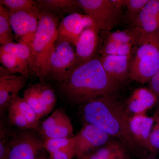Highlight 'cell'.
I'll return each instance as SVG.
<instances>
[{
    "instance_id": "cell-16",
    "label": "cell",
    "mask_w": 159,
    "mask_h": 159,
    "mask_svg": "<svg viewBox=\"0 0 159 159\" xmlns=\"http://www.w3.org/2000/svg\"><path fill=\"white\" fill-rule=\"evenodd\" d=\"M130 25L131 28L139 27L146 33L159 31V0H149Z\"/></svg>"
},
{
    "instance_id": "cell-10",
    "label": "cell",
    "mask_w": 159,
    "mask_h": 159,
    "mask_svg": "<svg viewBox=\"0 0 159 159\" xmlns=\"http://www.w3.org/2000/svg\"><path fill=\"white\" fill-rule=\"evenodd\" d=\"M90 28H97L92 17L86 14L74 12L69 14L60 22L57 37L67 40L75 46L81 33Z\"/></svg>"
},
{
    "instance_id": "cell-7",
    "label": "cell",
    "mask_w": 159,
    "mask_h": 159,
    "mask_svg": "<svg viewBox=\"0 0 159 159\" xmlns=\"http://www.w3.org/2000/svg\"><path fill=\"white\" fill-rule=\"evenodd\" d=\"M10 23L15 37L18 43L29 45L36 33L40 10L37 6L22 11H10Z\"/></svg>"
},
{
    "instance_id": "cell-8",
    "label": "cell",
    "mask_w": 159,
    "mask_h": 159,
    "mask_svg": "<svg viewBox=\"0 0 159 159\" xmlns=\"http://www.w3.org/2000/svg\"><path fill=\"white\" fill-rule=\"evenodd\" d=\"M110 136L97 126L85 123L75 136L76 157L83 159L108 142Z\"/></svg>"
},
{
    "instance_id": "cell-5",
    "label": "cell",
    "mask_w": 159,
    "mask_h": 159,
    "mask_svg": "<svg viewBox=\"0 0 159 159\" xmlns=\"http://www.w3.org/2000/svg\"><path fill=\"white\" fill-rule=\"evenodd\" d=\"M73 45L67 40L57 37L53 44L49 59V72L50 76L59 82L80 65Z\"/></svg>"
},
{
    "instance_id": "cell-18",
    "label": "cell",
    "mask_w": 159,
    "mask_h": 159,
    "mask_svg": "<svg viewBox=\"0 0 159 159\" xmlns=\"http://www.w3.org/2000/svg\"><path fill=\"white\" fill-rule=\"evenodd\" d=\"M129 152L121 142L112 141L83 159H130Z\"/></svg>"
},
{
    "instance_id": "cell-2",
    "label": "cell",
    "mask_w": 159,
    "mask_h": 159,
    "mask_svg": "<svg viewBox=\"0 0 159 159\" xmlns=\"http://www.w3.org/2000/svg\"><path fill=\"white\" fill-rule=\"evenodd\" d=\"M82 113L85 122L97 126L110 136L116 137L130 152L141 156L131 132L128 113L115 95L100 97L83 104Z\"/></svg>"
},
{
    "instance_id": "cell-27",
    "label": "cell",
    "mask_w": 159,
    "mask_h": 159,
    "mask_svg": "<svg viewBox=\"0 0 159 159\" xmlns=\"http://www.w3.org/2000/svg\"><path fill=\"white\" fill-rule=\"evenodd\" d=\"M134 46L131 44L105 41L101 53L102 55L131 56L132 49Z\"/></svg>"
},
{
    "instance_id": "cell-26",
    "label": "cell",
    "mask_w": 159,
    "mask_h": 159,
    "mask_svg": "<svg viewBox=\"0 0 159 159\" xmlns=\"http://www.w3.org/2000/svg\"><path fill=\"white\" fill-rule=\"evenodd\" d=\"M38 94L46 112L48 114L54 108L57 101V98L51 87L41 84H35Z\"/></svg>"
},
{
    "instance_id": "cell-25",
    "label": "cell",
    "mask_w": 159,
    "mask_h": 159,
    "mask_svg": "<svg viewBox=\"0 0 159 159\" xmlns=\"http://www.w3.org/2000/svg\"><path fill=\"white\" fill-rule=\"evenodd\" d=\"M10 106L14 107L21 114L34 128L37 127L39 119L34 110L27 103L25 99L17 96L11 102Z\"/></svg>"
},
{
    "instance_id": "cell-4",
    "label": "cell",
    "mask_w": 159,
    "mask_h": 159,
    "mask_svg": "<svg viewBox=\"0 0 159 159\" xmlns=\"http://www.w3.org/2000/svg\"><path fill=\"white\" fill-rule=\"evenodd\" d=\"M137 45L136 54L131 60L129 77L144 84L159 71V31L144 32Z\"/></svg>"
},
{
    "instance_id": "cell-1",
    "label": "cell",
    "mask_w": 159,
    "mask_h": 159,
    "mask_svg": "<svg viewBox=\"0 0 159 159\" xmlns=\"http://www.w3.org/2000/svg\"><path fill=\"white\" fill-rule=\"evenodd\" d=\"M119 84L109 76L99 58L94 57L73 70L59 82V88L71 102L83 105L100 97L115 95Z\"/></svg>"
},
{
    "instance_id": "cell-31",
    "label": "cell",
    "mask_w": 159,
    "mask_h": 159,
    "mask_svg": "<svg viewBox=\"0 0 159 159\" xmlns=\"http://www.w3.org/2000/svg\"><path fill=\"white\" fill-rule=\"evenodd\" d=\"M8 119L12 125L20 128H34V126L21 114L11 106H9L8 108Z\"/></svg>"
},
{
    "instance_id": "cell-22",
    "label": "cell",
    "mask_w": 159,
    "mask_h": 159,
    "mask_svg": "<svg viewBox=\"0 0 159 159\" xmlns=\"http://www.w3.org/2000/svg\"><path fill=\"white\" fill-rule=\"evenodd\" d=\"M0 61L3 67L11 74L19 73L24 75L29 70V67L11 54L0 51Z\"/></svg>"
},
{
    "instance_id": "cell-14",
    "label": "cell",
    "mask_w": 159,
    "mask_h": 159,
    "mask_svg": "<svg viewBox=\"0 0 159 159\" xmlns=\"http://www.w3.org/2000/svg\"><path fill=\"white\" fill-rule=\"evenodd\" d=\"M99 31L97 28H89L79 36L75 47L80 65L94 58L99 43Z\"/></svg>"
},
{
    "instance_id": "cell-12",
    "label": "cell",
    "mask_w": 159,
    "mask_h": 159,
    "mask_svg": "<svg viewBox=\"0 0 159 159\" xmlns=\"http://www.w3.org/2000/svg\"><path fill=\"white\" fill-rule=\"evenodd\" d=\"M0 109L2 111L8 108L11 102L17 97L19 92L25 84L26 80L23 76L9 73L5 68L0 70Z\"/></svg>"
},
{
    "instance_id": "cell-24",
    "label": "cell",
    "mask_w": 159,
    "mask_h": 159,
    "mask_svg": "<svg viewBox=\"0 0 159 159\" xmlns=\"http://www.w3.org/2000/svg\"><path fill=\"white\" fill-rule=\"evenodd\" d=\"M23 98L34 110L39 119L47 115L40 98L38 94L35 84L31 85L24 91Z\"/></svg>"
},
{
    "instance_id": "cell-34",
    "label": "cell",
    "mask_w": 159,
    "mask_h": 159,
    "mask_svg": "<svg viewBox=\"0 0 159 159\" xmlns=\"http://www.w3.org/2000/svg\"><path fill=\"white\" fill-rule=\"evenodd\" d=\"M0 133V159H7L9 152V142L6 139L5 130L1 128Z\"/></svg>"
},
{
    "instance_id": "cell-32",
    "label": "cell",
    "mask_w": 159,
    "mask_h": 159,
    "mask_svg": "<svg viewBox=\"0 0 159 159\" xmlns=\"http://www.w3.org/2000/svg\"><path fill=\"white\" fill-rule=\"evenodd\" d=\"M0 4L10 11L26 10L35 6L33 0H1Z\"/></svg>"
},
{
    "instance_id": "cell-36",
    "label": "cell",
    "mask_w": 159,
    "mask_h": 159,
    "mask_svg": "<svg viewBox=\"0 0 159 159\" xmlns=\"http://www.w3.org/2000/svg\"><path fill=\"white\" fill-rule=\"evenodd\" d=\"M112 4L116 9L122 10V7L126 6L127 0H110Z\"/></svg>"
},
{
    "instance_id": "cell-30",
    "label": "cell",
    "mask_w": 159,
    "mask_h": 159,
    "mask_svg": "<svg viewBox=\"0 0 159 159\" xmlns=\"http://www.w3.org/2000/svg\"><path fill=\"white\" fill-rule=\"evenodd\" d=\"M155 124L153 125L149 138L148 151L151 154L156 155L159 151V107L154 113Z\"/></svg>"
},
{
    "instance_id": "cell-15",
    "label": "cell",
    "mask_w": 159,
    "mask_h": 159,
    "mask_svg": "<svg viewBox=\"0 0 159 159\" xmlns=\"http://www.w3.org/2000/svg\"><path fill=\"white\" fill-rule=\"evenodd\" d=\"M129 126L134 142L139 148L148 150L149 138L154 123L153 116L145 114H137L129 117Z\"/></svg>"
},
{
    "instance_id": "cell-38",
    "label": "cell",
    "mask_w": 159,
    "mask_h": 159,
    "mask_svg": "<svg viewBox=\"0 0 159 159\" xmlns=\"http://www.w3.org/2000/svg\"><path fill=\"white\" fill-rule=\"evenodd\" d=\"M40 159H51V158L50 157H49L48 158H47V159H46V158H44H44H40Z\"/></svg>"
},
{
    "instance_id": "cell-3",
    "label": "cell",
    "mask_w": 159,
    "mask_h": 159,
    "mask_svg": "<svg viewBox=\"0 0 159 159\" xmlns=\"http://www.w3.org/2000/svg\"><path fill=\"white\" fill-rule=\"evenodd\" d=\"M59 19L56 15L40 11L36 33L29 47L31 51L29 69L32 74L43 80L50 75L49 59L57 35Z\"/></svg>"
},
{
    "instance_id": "cell-35",
    "label": "cell",
    "mask_w": 159,
    "mask_h": 159,
    "mask_svg": "<svg viewBox=\"0 0 159 159\" xmlns=\"http://www.w3.org/2000/svg\"><path fill=\"white\" fill-rule=\"evenodd\" d=\"M148 85V88L156 95L158 99V107H159V71L149 80Z\"/></svg>"
},
{
    "instance_id": "cell-9",
    "label": "cell",
    "mask_w": 159,
    "mask_h": 159,
    "mask_svg": "<svg viewBox=\"0 0 159 159\" xmlns=\"http://www.w3.org/2000/svg\"><path fill=\"white\" fill-rule=\"evenodd\" d=\"M43 148V142L29 132L21 133L9 142L7 159H40L39 152Z\"/></svg>"
},
{
    "instance_id": "cell-33",
    "label": "cell",
    "mask_w": 159,
    "mask_h": 159,
    "mask_svg": "<svg viewBox=\"0 0 159 159\" xmlns=\"http://www.w3.org/2000/svg\"><path fill=\"white\" fill-rule=\"evenodd\" d=\"M76 157L75 144L50 154L51 159H72Z\"/></svg>"
},
{
    "instance_id": "cell-11",
    "label": "cell",
    "mask_w": 159,
    "mask_h": 159,
    "mask_svg": "<svg viewBox=\"0 0 159 159\" xmlns=\"http://www.w3.org/2000/svg\"><path fill=\"white\" fill-rule=\"evenodd\" d=\"M41 133L46 139L74 137L70 119L62 110H56L43 122Z\"/></svg>"
},
{
    "instance_id": "cell-20",
    "label": "cell",
    "mask_w": 159,
    "mask_h": 159,
    "mask_svg": "<svg viewBox=\"0 0 159 159\" xmlns=\"http://www.w3.org/2000/svg\"><path fill=\"white\" fill-rule=\"evenodd\" d=\"M145 31L138 27L117 31L108 34L105 41L112 42L123 44L137 45Z\"/></svg>"
},
{
    "instance_id": "cell-6",
    "label": "cell",
    "mask_w": 159,
    "mask_h": 159,
    "mask_svg": "<svg viewBox=\"0 0 159 159\" xmlns=\"http://www.w3.org/2000/svg\"><path fill=\"white\" fill-rule=\"evenodd\" d=\"M78 3L94 20L99 31H111L123 20L122 10L115 8L110 0H78Z\"/></svg>"
},
{
    "instance_id": "cell-17",
    "label": "cell",
    "mask_w": 159,
    "mask_h": 159,
    "mask_svg": "<svg viewBox=\"0 0 159 159\" xmlns=\"http://www.w3.org/2000/svg\"><path fill=\"white\" fill-rule=\"evenodd\" d=\"M158 103L156 95L150 89L140 88L135 90L127 102L129 111L134 115L144 114Z\"/></svg>"
},
{
    "instance_id": "cell-13",
    "label": "cell",
    "mask_w": 159,
    "mask_h": 159,
    "mask_svg": "<svg viewBox=\"0 0 159 159\" xmlns=\"http://www.w3.org/2000/svg\"><path fill=\"white\" fill-rule=\"evenodd\" d=\"M109 76L116 82H123L129 77L131 56L102 55L99 57Z\"/></svg>"
},
{
    "instance_id": "cell-23",
    "label": "cell",
    "mask_w": 159,
    "mask_h": 159,
    "mask_svg": "<svg viewBox=\"0 0 159 159\" xmlns=\"http://www.w3.org/2000/svg\"><path fill=\"white\" fill-rule=\"evenodd\" d=\"M0 51L13 55L29 67L31 51L29 46L21 43L11 42L1 46Z\"/></svg>"
},
{
    "instance_id": "cell-37",
    "label": "cell",
    "mask_w": 159,
    "mask_h": 159,
    "mask_svg": "<svg viewBox=\"0 0 159 159\" xmlns=\"http://www.w3.org/2000/svg\"><path fill=\"white\" fill-rule=\"evenodd\" d=\"M156 156V155L150 153L148 155L143 157L142 159H157Z\"/></svg>"
},
{
    "instance_id": "cell-21",
    "label": "cell",
    "mask_w": 159,
    "mask_h": 159,
    "mask_svg": "<svg viewBox=\"0 0 159 159\" xmlns=\"http://www.w3.org/2000/svg\"><path fill=\"white\" fill-rule=\"evenodd\" d=\"M15 39L10 23L9 11L0 4V43L1 46L13 42Z\"/></svg>"
},
{
    "instance_id": "cell-29",
    "label": "cell",
    "mask_w": 159,
    "mask_h": 159,
    "mask_svg": "<svg viewBox=\"0 0 159 159\" xmlns=\"http://www.w3.org/2000/svg\"><path fill=\"white\" fill-rule=\"evenodd\" d=\"M149 0H127V10L123 20L131 24L140 14Z\"/></svg>"
},
{
    "instance_id": "cell-28",
    "label": "cell",
    "mask_w": 159,
    "mask_h": 159,
    "mask_svg": "<svg viewBox=\"0 0 159 159\" xmlns=\"http://www.w3.org/2000/svg\"><path fill=\"white\" fill-rule=\"evenodd\" d=\"M75 136L70 138L45 139L43 142V148L45 149L51 154L57 151L74 145L75 142Z\"/></svg>"
},
{
    "instance_id": "cell-19",
    "label": "cell",
    "mask_w": 159,
    "mask_h": 159,
    "mask_svg": "<svg viewBox=\"0 0 159 159\" xmlns=\"http://www.w3.org/2000/svg\"><path fill=\"white\" fill-rule=\"evenodd\" d=\"M40 11H49L51 13L70 14L76 12L80 8L78 1L76 0H39L34 2Z\"/></svg>"
}]
</instances>
